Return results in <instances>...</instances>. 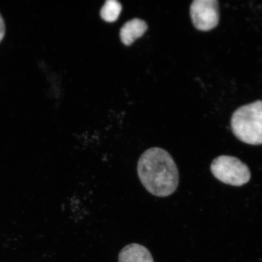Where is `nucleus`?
Instances as JSON below:
<instances>
[{
    "label": "nucleus",
    "instance_id": "39448f33",
    "mask_svg": "<svg viewBox=\"0 0 262 262\" xmlns=\"http://www.w3.org/2000/svg\"><path fill=\"white\" fill-rule=\"evenodd\" d=\"M119 261L155 262L150 251L138 244H131L124 247L119 253Z\"/></svg>",
    "mask_w": 262,
    "mask_h": 262
},
{
    "label": "nucleus",
    "instance_id": "20e7f679",
    "mask_svg": "<svg viewBox=\"0 0 262 262\" xmlns=\"http://www.w3.org/2000/svg\"><path fill=\"white\" fill-rule=\"evenodd\" d=\"M190 15L198 30L207 32L219 22V3L216 0H195L190 7Z\"/></svg>",
    "mask_w": 262,
    "mask_h": 262
},
{
    "label": "nucleus",
    "instance_id": "f03ea898",
    "mask_svg": "<svg viewBox=\"0 0 262 262\" xmlns=\"http://www.w3.org/2000/svg\"><path fill=\"white\" fill-rule=\"evenodd\" d=\"M231 126L232 133L241 142L262 145V101L239 107L232 115Z\"/></svg>",
    "mask_w": 262,
    "mask_h": 262
},
{
    "label": "nucleus",
    "instance_id": "7ed1b4c3",
    "mask_svg": "<svg viewBox=\"0 0 262 262\" xmlns=\"http://www.w3.org/2000/svg\"><path fill=\"white\" fill-rule=\"evenodd\" d=\"M210 169L216 179L227 185L242 186L251 179V173L248 166L235 157H217L213 160Z\"/></svg>",
    "mask_w": 262,
    "mask_h": 262
},
{
    "label": "nucleus",
    "instance_id": "423d86ee",
    "mask_svg": "<svg viewBox=\"0 0 262 262\" xmlns=\"http://www.w3.org/2000/svg\"><path fill=\"white\" fill-rule=\"evenodd\" d=\"M147 26L146 22L142 19L135 18L131 19L124 24L121 28L120 35L123 43L129 46L133 44L136 39L145 34Z\"/></svg>",
    "mask_w": 262,
    "mask_h": 262
},
{
    "label": "nucleus",
    "instance_id": "f257e3e1",
    "mask_svg": "<svg viewBox=\"0 0 262 262\" xmlns=\"http://www.w3.org/2000/svg\"><path fill=\"white\" fill-rule=\"evenodd\" d=\"M137 173L147 191L159 198L171 195L178 187V167L170 154L160 147H151L141 155Z\"/></svg>",
    "mask_w": 262,
    "mask_h": 262
},
{
    "label": "nucleus",
    "instance_id": "0eeeda50",
    "mask_svg": "<svg viewBox=\"0 0 262 262\" xmlns=\"http://www.w3.org/2000/svg\"><path fill=\"white\" fill-rule=\"evenodd\" d=\"M121 11L122 5L119 2L107 0L101 9V17L107 22H114L119 18Z\"/></svg>",
    "mask_w": 262,
    "mask_h": 262
},
{
    "label": "nucleus",
    "instance_id": "6e6552de",
    "mask_svg": "<svg viewBox=\"0 0 262 262\" xmlns=\"http://www.w3.org/2000/svg\"><path fill=\"white\" fill-rule=\"evenodd\" d=\"M6 32V26L4 19L1 14H0V42L4 38Z\"/></svg>",
    "mask_w": 262,
    "mask_h": 262
}]
</instances>
